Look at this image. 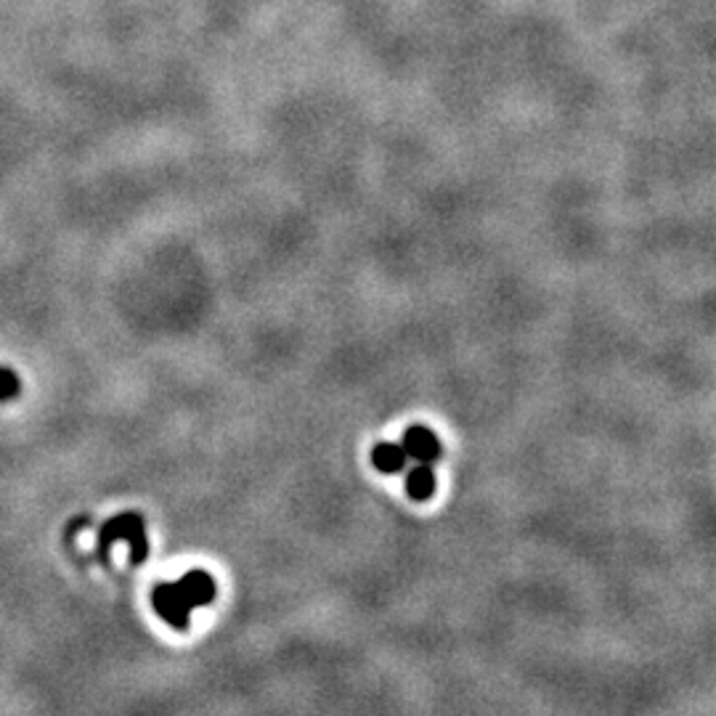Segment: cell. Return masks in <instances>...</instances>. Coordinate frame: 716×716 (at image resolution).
Listing matches in <instances>:
<instances>
[{
	"mask_svg": "<svg viewBox=\"0 0 716 716\" xmlns=\"http://www.w3.org/2000/svg\"><path fill=\"white\" fill-rule=\"evenodd\" d=\"M128 541L130 544V563L141 565L149 555V541H146V526L144 518L136 512H122L117 518L107 520L99 531V547L101 552H107L115 541Z\"/></svg>",
	"mask_w": 716,
	"mask_h": 716,
	"instance_id": "cell-1",
	"label": "cell"
},
{
	"mask_svg": "<svg viewBox=\"0 0 716 716\" xmlns=\"http://www.w3.org/2000/svg\"><path fill=\"white\" fill-rule=\"evenodd\" d=\"M401 446H404L406 457L414 459V462H422V465H435L443 454L441 438L425 425L406 427Z\"/></svg>",
	"mask_w": 716,
	"mask_h": 716,
	"instance_id": "cell-3",
	"label": "cell"
},
{
	"mask_svg": "<svg viewBox=\"0 0 716 716\" xmlns=\"http://www.w3.org/2000/svg\"><path fill=\"white\" fill-rule=\"evenodd\" d=\"M178 587H181L183 597H186V602L191 605V610L205 608V605H210V602L215 600V595H218L213 576L207 571H199V568L186 573V576L178 581Z\"/></svg>",
	"mask_w": 716,
	"mask_h": 716,
	"instance_id": "cell-4",
	"label": "cell"
},
{
	"mask_svg": "<svg viewBox=\"0 0 716 716\" xmlns=\"http://www.w3.org/2000/svg\"><path fill=\"white\" fill-rule=\"evenodd\" d=\"M406 494L412 496L414 502H427L435 494V473L430 465L414 462L412 470H406Z\"/></svg>",
	"mask_w": 716,
	"mask_h": 716,
	"instance_id": "cell-6",
	"label": "cell"
},
{
	"mask_svg": "<svg viewBox=\"0 0 716 716\" xmlns=\"http://www.w3.org/2000/svg\"><path fill=\"white\" fill-rule=\"evenodd\" d=\"M16 390H19V380H16V374L8 372V369H0V401L14 398Z\"/></svg>",
	"mask_w": 716,
	"mask_h": 716,
	"instance_id": "cell-7",
	"label": "cell"
},
{
	"mask_svg": "<svg viewBox=\"0 0 716 716\" xmlns=\"http://www.w3.org/2000/svg\"><path fill=\"white\" fill-rule=\"evenodd\" d=\"M406 462H409V457H406V451L401 443L382 441L372 449V465L385 475H393V473H401V470H406Z\"/></svg>",
	"mask_w": 716,
	"mask_h": 716,
	"instance_id": "cell-5",
	"label": "cell"
},
{
	"mask_svg": "<svg viewBox=\"0 0 716 716\" xmlns=\"http://www.w3.org/2000/svg\"><path fill=\"white\" fill-rule=\"evenodd\" d=\"M152 605L154 610L168 621L170 629H176V632H186V629H189L191 605L186 602V597H183L178 581L157 584L152 592Z\"/></svg>",
	"mask_w": 716,
	"mask_h": 716,
	"instance_id": "cell-2",
	"label": "cell"
}]
</instances>
